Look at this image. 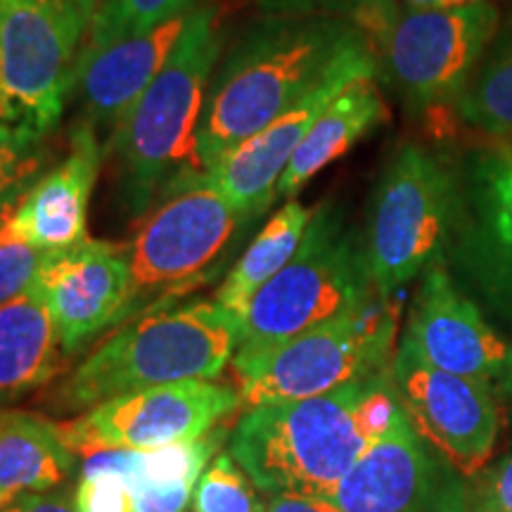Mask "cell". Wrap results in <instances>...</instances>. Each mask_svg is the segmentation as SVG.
<instances>
[{"mask_svg":"<svg viewBox=\"0 0 512 512\" xmlns=\"http://www.w3.org/2000/svg\"><path fill=\"white\" fill-rule=\"evenodd\" d=\"M401 411L392 368L328 394L247 408L228 451L259 491L323 498Z\"/></svg>","mask_w":512,"mask_h":512,"instance_id":"1","label":"cell"},{"mask_svg":"<svg viewBox=\"0 0 512 512\" xmlns=\"http://www.w3.org/2000/svg\"><path fill=\"white\" fill-rule=\"evenodd\" d=\"M370 38L354 22L328 15H266L242 31L211 76L195 140L204 176L219 159L302 100Z\"/></svg>","mask_w":512,"mask_h":512,"instance_id":"2","label":"cell"},{"mask_svg":"<svg viewBox=\"0 0 512 512\" xmlns=\"http://www.w3.org/2000/svg\"><path fill=\"white\" fill-rule=\"evenodd\" d=\"M221 48L216 10L197 5L162 72L112 131L105 155L117 162L131 214H145L159 192L166 195L185 178L202 176L195 166L197 126Z\"/></svg>","mask_w":512,"mask_h":512,"instance_id":"3","label":"cell"},{"mask_svg":"<svg viewBox=\"0 0 512 512\" xmlns=\"http://www.w3.org/2000/svg\"><path fill=\"white\" fill-rule=\"evenodd\" d=\"M242 323L216 299L140 313L98 344L57 392V406L83 413L114 396L159 384L216 380L240 347Z\"/></svg>","mask_w":512,"mask_h":512,"instance_id":"4","label":"cell"},{"mask_svg":"<svg viewBox=\"0 0 512 512\" xmlns=\"http://www.w3.org/2000/svg\"><path fill=\"white\" fill-rule=\"evenodd\" d=\"M458 214V171L420 143L396 147L375 183L363 235L375 292L394 299L439 264L451 247Z\"/></svg>","mask_w":512,"mask_h":512,"instance_id":"5","label":"cell"},{"mask_svg":"<svg viewBox=\"0 0 512 512\" xmlns=\"http://www.w3.org/2000/svg\"><path fill=\"white\" fill-rule=\"evenodd\" d=\"M375 294L363 238L347 226L342 211L323 204L313 211L302 245L287 266L249 302L235 356L275 347L358 309Z\"/></svg>","mask_w":512,"mask_h":512,"instance_id":"6","label":"cell"},{"mask_svg":"<svg viewBox=\"0 0 512 512\" xmlns=\"http://www.w3.org/2000/svg\"><path fill=\"white\" fill-rule=\"evenodd\" d=\"M399 332L394 299L375 294L354 311L256 354L233 358L242 408L328 394L392 368Z\"/></svg>","mask_w":512,"mask_h":512,"instance_id":"7","label":"cell"},{"mask_svg":"<svg viewBox=\"0 0 512 512\" xmlns=\"http://www.w3.org/2000/svg\"><path fill=\"white\" fill-rule=\"evenodd\" d=\"M252 226L204 176L185 178L126 245L133 275L131 318L171 304L221 273L230 249Z\"/></svg>","mask_w":512,"mask_h":512,"instance_id":"8","label":"cell"},{"mask_svg":"<svg viewBox=\"0 0 512 512\" xmlns=\"http://www.w3.org/2000/svg\"><path fill=\"white\" fill-rule=\"evenodd\" d=\"M60 0H0V121L48 136L60 124L86 46Z\"/></svg>","mask_w":512,"mask_h":512,"instance_id":"9","label":"cell"},{"mask_svg":"<svg viewBox=\"0 0 512 512\" xmlns=\"http://www.w3.org/2000/svg\"><path fill=\"white\" fill-rule=\"evenodd\" d=\"M501 29L491 0L444 10H401L377 43V64L408 110L456 105Z\"/></svg>","mask_w":512,"mask_h":512,"instance_id":"10","label":"cell"},{"mask_svg":"<svg viewBox=\"0 0 512 512\" xmlns=\"http://www.w3.org/2000/svg\"><path fill=\"white\" fill-rule=\"evenodd\" d=\"M238 408L240 392L230 384L188 380L114 396L60 427L76 456L117 448L147 451L207 437Z\"/></svg>","mask_w":512,"mask_h":512,"instance_id":"11","label":"cell"},{"mask_svg":"<svg viewBox=\"0 0 512 512\" xmlns=\"http://www.w3.org/2000/svg\"><path fill=\"white\" fill-rule=\"evenodd\" d=\"M337 512H467L470 479L411 425L403 408L335 489Z\"/></svg>","mask_w":512,"mask_h":512,"instance_id":"12","label":"cell"},{"mask_svg":"<svg viewBox=\"0 0 512 512\" xmlns=\"http://www.w3.org/2000/svg\"><path fill=\"white\" fill-rule=\"evenodd\" d=\"M392 384L411 425L467 479L489 463L503 411L494 389L432 366L403 342L392 361Z\"/></svg>","mask_w":512,"mask_h":512,"instance_id":"13","label":"cell"},{"mask_svg":"<svg viewBox=\"0 0 512 512\" xmlns=\"http://www.w3.org/2000/svg\"><path fill=\"white\" fill-rule=\"evenodd\" d=\"M370 74H380L373 43L339 60L290 110L211 166L204 181L254 223L278 200V185L287 164L325 107L356 79Z\"/></svg>","mask_w":512,"mask_h":512,"instance_id":"14","label":"cell"},{"mask_svg":"<svg viewBox=\"0 0 512 512\" xmlns=\"http://www.w3.org/2000/svg\"><path fill=\"white\" fill-rule=\"evenodd\" d=\"M399 342L432 366L484 382L501 403L512 399V344L441 261L422 273Z\"/></svg>","mask_w":512,"mask_h":512,"instance_id":"15","label":"cell"},{"mask_svg":"<svg viewBox=\"0 0 512 512\" xmlns=\"http://www.w3.org/2000/svg\"><path fill=\"white\" fill-rule=\"evenodd\" d=\"M34 287L67 356L79 354L102 332L131 318V264L126 247L114 242L86 238L74 247L48 252Z\"/></svg>","mask_w":512,"mask_h":512,"instance_id":"16","label":"cell"},{"mask_svg":"<svg viewBox=\"0 0 512 512\" xmlns=\"http://www.w3.org/2000/svg\"><path fill=\"white\" fill-rule=\"evenodd\" d=\"M479 290L512 316V150H482L460 174L451 247Z\"/></svg>","mask_w":512,"mask_h":512,"instance_id":"17","label":"cell"},{"mask_svg":"<svg viewBox=\"0 0 512 512\" xmlns=\"http://www.w3.org/2000/svg\"><path fill=\"white\" fill-rule=\"evenodd\" d=\"M105 145L98 128L79 121L69 133V152L31 185L12 211L8 226L43 252L79 245L88 238V204L98 183Z\"/></svg>","mask_w":512,"mask_h":512,"instance_id":"18","label":"cell"},{"mask_svg":"<svg viewBox=\"0 0 512 512\" xmlns=\"http://www.w3.org/2000/svg\"><path fill=\"white\" fill-rule=\"evenodd\" d=\"M188 15L169 19L143 34L124 36L102 48L83 50L72 91L81 102V119L93 128L114 131L133 102L162 72L183 34Z\"/></svg>","mask_w":512,"mask_h":512,"instance_id":"19","label":"cell"},{"mask_svg":"<svg viewBox=\"0 0 512 512\" xmlns=\"http://www.w3.org/2000/svg\"><path fill=\"white\" fill-rule=\"evenodd\" d=\"M64 358L60 335L36 287L0 304V408L53 382Z\"/></svg>","mask_w":512,"mask_h":512,"instance_id":"20","label":"cell"},{"mask_svg":"<svg viewBox=\"0 0 512 512\" xmlns=\"http://www.w3.org/2000/svg\"><path fill=\"white\" fill-rule=\"evenodd\" d=\"M387 102L375 83V74L361 76L325 107L297 147L278 185V197L294 200L313 176L344 157L358 140L387 121Z\"/></svg>","mask_w":512,"mask_h":512,"instance_id":"21","label":"cell"},{"mask_svg":"<svg viewBox=\"0 0 512 512\" xmlns=\"http://www.w3.org/2000/svg\"><path fill=\"white\" fill-rule=\"evenodd\" d=\"M74 470L76 453L60 422L22 408H0V505L67 486Z\"/></svg>","mask_w":512,"mask_h":512,"instance_id":"22","label":"cell"},{"mask_svg":"<svg viewBox=\"0 0 512 512\" xmlns=\"http://www.w3.org/2000/svg\"><path fill=\"white\" fill-rule=\"evenodd\" d=\"M313 211L302 202L290 200L264 223V228L254 235L235 266L226 273L221 285L216 287L214 299L223 309L240 318L245 316L254 294L264 287L273 275H278L302 245L306 228H309Z\"/></svg>","mask_w":512,"mask_h":512,"instance_id":"23","label":"cell"},{"mask_svg":"<svg viewBox=\"0 0 512 512\" xmlns=\"http://www.w3.org/2000/svg\"><path fill=\"white\" fill-rule=\"evenodd\" d=\"M456 112L486 136H512V19L486 48Z\"/></svg>","mask_w":512,"mask_h":512,"instance_id":"24","label":"cell"},{"mask_svg":"<svg viewBox=\"0 0 512 512\" xmlns=\"http://www.w3.org/2000/svg\"><path fill=\"white\" fill-rule=\"evenodd\" d=\"M43 138L29 128L0 121V228L10 221L31 185L46 174L48 147Z\"/></svg>","mask_w":512,"mask_h":512,"instance_id":"25","label":"cell"},{"mask_svg":"<svg viewBox=\"0 0 512 512\" xmlns=\"http://www.w3.org/2000/svg\"><path fill=\"white\" fill-rule=\"evenodd\" d=\"M197 0H105L83 50L102 48L124 36L150 31L169 19L188 15Z\"/></svg>","mask_w":512,"mask_h":512,"instance_id":"26","label":"cell"},{"mask_svg":"<svg viewBox=\"0 0 512 512\" xmlns=\"http://www.w3.org/2000/svg\"><path fill=\"white\" fill-rule=\"evenodd\" d=\"M266 498L256 494V486L230 451H219L197 482L188 512H264Z\"/></svg>","mask_w":512,"mask_h":512,"instance_id":"27","label":"cell"},{"mask_svg":"<svg viewBox=\"0 0 512 512\" xmlns=\"http://www.w3.org/2000/svg\"><path fill=\"white\" fill-rule=\"evenodd\" d=\"M74 501L79 512H136L128 479L107 451L91 453L83 460Z\"/></svg>","mask_w":512,"mask_h":512,"instance_id":"28","label":"cell"},{"mask_svg":"<svg viewBox=\"0 0 512 512\" xmlns=\"http://www.w3.org/2000/svg\"><path fill=\"white\" fill-rule=\"evenodd\" d=\"M48 252L24 242L8 223L0 228V304L36 285Z\"/></svg>","mask_w":512,"mask_h":512,"instance_id":"29","label":"cell"},{"mask_svg":"<svg viewBox=\"0 0 512 512\" xmlns=\"http://www.w3.org/2000/svg\"><path fill=\"white\" fill-rule=\"evenodd\" d=\"M467 512H512V451L470 477Z\"/></svg>","mask_w":512,"mask_h":512,"instance_id":"30","label":"cell"},{"mask_svg":"<svg viewBox=\"0 0 512 512\" xmlns=\"http://www.w3.org/2000/svg\"><path fill=\"white\" fill-rule=\"evenodd\" d=\"M349 3L354 8V24L370 38L373 48H377L394 19L399 17V0H349Z\"/></svg>","mask_w":512,"mask_h":512,"instance_id":"31","label":"cell"},{"mask_svg":"<svg viewBox=\"0 0 512 512\" xmlns=\"http://www.w3.org/2000/svg\"><path fill=\"white\" fill-rule=\"evenodd\" d=\"M266 15H328L354 22L349 0H252Z\"/></svg>","mask_w":512,"mask_h":512,"instance_id":"32","label":"cell"},{"mask_svg":"<svg viewBox=\"0 0 512 512\" xmlns=\"http://www.w3.org/2000/svg\"><path fill=\"white\" fill-rule=\"evenodd\" d=\"M0 512H79L72 491L67 486L53 491H38V494H24L0 505Z\"/></svg>","mask_w":512,"mask_h":512,"instance_id":"33","label":"cell"},{"mask_svg":"<svg viewBox=\"0 0 512 512\" xmlns=\"http://www.w3.org/2000/svg\"><path fill=\"white\" fill-rule=\"evenodd\" d=\"M264 512H337L332 505L318 501V498L292 496V494H271L266 496Z\"/></svg>","mask_w":512,"mask_h":512,"instance_id":"34","label":"cell"},{"mask_svg":"<svg viewBox=\"0 0 512 512\" xmlns=\"http://www.w3.org/2000/svg\"><path fill=\"white\" fill-rule=\"evenodd\" d=\"M60 3L67 5V8L79 17V22L86 27V31H91L95 17H98L100 8L105 5V0H60Z\"/></svg>","mask_w":512,"mask_h":512,"instance_id":"35","label":"cell"},{"mask_svg":"<svg viewBox=\"0 0 512 512\" xmlns=\"http://www.w3.org/2000/svg\"><path fill=\"white\" fill-rule=\"evenodd\" d=\"M472 3H479V0H399L401 10H444Z\"/></svg>","mask_w":512,"mask_h":512,"instance_id":"36","label":"cell"},{"mask_svg":"<svg viewBox=\"0 0 512 512\" xmlns=\"http://www.w3.org/2000/svg\"><path fill=\"white\" fill-rule=\"evenodd\" d=\"M510 150H512V147H510Z\"/></svg>","mask_w":512,"mask_h":512,"instance_id":"37","label":"cell"}]
</instances>
